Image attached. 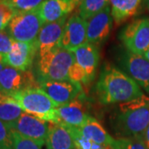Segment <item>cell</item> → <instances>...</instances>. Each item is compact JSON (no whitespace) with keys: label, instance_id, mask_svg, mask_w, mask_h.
I'll return each instance as SVG.
<instances>
[{"label":"cell","instance_id":"1","mask_svg":"<svg viewBox=\"0 0 149 149\" xmlns=\"http://www.w3.org/2000/svg\"><path fill=\"white\" fill-rule=\"evenodd\" d=\"M96 94L104 104H121L143 95L140 86L129 75L109 64H105L102 69Z\"/></svg>","mask_w":149,"mask_h":149},{"label":"cell","instance_id":"2","mask_svg":"<svg viewBox=\"0 0 149 149\" xmlns=\"http://www.w3.org/2000/svg\"><path fill=\"white\" fill-rule=\"evenodd\" d=\"M149 124V97L119 104L113 118V129L120 138H143Z\"/></svg>","mask_w":149,"mask_h":149},{"label":"cell","instance_id":"3","mask_svg":"<svg viewBox=\"0 0 149 149\" xmlns=\"http://www.w3.org/2000/svg\"><path fill=\"white\" fill-rule=\"evenodd\" d=\"M23 112L52 124H58V105L40 88L27 89L11 96Z\"/></svg>","mask_w":149,"mask_h":149},{"label":"cell","instance_id":"4","mask_svg":"<svg viewBox=\"0 0 149 149\" xmlns=\"http://www.w3.org/2000/svg\"><path fill=\"white\" fill-rule=\"evenodd\" d=\"M74 62L73 52L58 47L52 52L38 57L37 70L38 79L42 80H69V70Z\"/></svg>","mask_w":149,"mask_h":149},{"label":"cell","instance_id":"5","mask_svg":"<svg viewBox=\"0 0 149 149\" xmlns=\"http://www.w3.org/2000/svg\"><path fill=\"white\" fill-rule=\"evenodd\" d=\"M43 26L44 22L37 9L17 12L9 22L7 32L16 42H33Z\"/></svg>","mask_w":149,"mask_h":149},{"label":"cell","instance_id":"6","mask_svg":"<svg viewBox=\"0 0 149 149\" xmlns=\"http://www.w3.org/2000/svg\"><path fill=\"white\" fill-rule=\"evenodd\" d=\"M120 40L128 52L143 55L149 48V17L132 21L120 32Z\"/></svg>","mask_w":149,"mask_h":149},{"label":"cell","instance_id":"7","mask_svg":"<svg viewBox=\"0 0 149 149\" xmlns=\"http://www.w3.org/2000/svg\"><path fill=\"white\" fill-rule=\"evenodd\" d=\"M32 88H39V83L30 70L22 71L7 65L0 72V92L6 95Z\"/></svg>","mask_w":149,"mask_h":149},{"label":"cell","instance_id":"8","mask_svg":"<svg viewBox=\"0 0 149 149\" xmlns=\"http://www.w3.org/2000/svg\"><path fill=\"white\" fill-rule=\"evenodd\" d=\"M39 88L43 91L58 106L76 100L82 93L80 83L70 80L39 81Z\"/></svg>","mask_w":149,"mask_h":149},{"label":"cell","instance_id":"9","mask_svg":"<svg viewBox=\"0 0 149 149\" xmlns=\"http://www.w3.org/2000/svg\"><path fill=\"white\" fill-rule=\"evenodd\" d=\"M9 128L11 130L20 133L26 138L44 145L46 143L50 126L47 122L24 112L16 122L11 124Z\"/></svg>","mask_w":149,"mask_h":149},{"label":"cell","instance_id":"10","mask_svg":"<svg viewBox=\"0 0 149 149\" xmlns=\"http://www.w3.org/2000/svg\"><path fill=\"white\" fill-rule=\"evenodd\" d=\"M121 66L130 77L149 94V61L143 55L125 52L120 57Z\"/></svg>","mask_w":149,"mask_h":149},{"label":"cell","instance_id":"11","mask_svg":"<svg viewBox=\"0 0 149 149\" xmlns=\"http://www.w3.org/2000/svg\"><path fill=\"white\" fill-rule=\"evenodd\" d=\"M66 22L67 17L59 21L44 24L36 39L38 57L61 47V41Z\"/></svg>","mask_w":149,"mask_h":149},{"label":"cell","instance_id":"12","mask_svg":"<svg viewBox=\"0 0 149 149\" xmlns=\"http://www.w3.org/2000/svg\"><path fill=\"white\" fill-rule=\"evenodd\" d=\"M86 43H88L87 21L78 14H74L67 20L65 25L60 47L73 52Z\"/></svg>","mask_w":149,"mask_h":149},{"label":"cell","instance_id":"13","mask_svg":"<svg viewBox=\"0 0 149 149\" xmlns=\"http://www.w3.org/2000/svg\"><path fill=\"white\" fill-rule=\"evenodd\" d=\"M113 17L110 6L87 21V41L95 46L104 42L109 37L113 27Z\"/></svg>","mask_w":149,"mask_h":149},{"label":"cell","instance_id":"14","mask_svg":"<svg viewBox=\"0 0 149 149\" xmlns=\"http://www.w3.org/2000/svg\"><path fill=\"white\" fill-rule=\"evenodd\" d=\"M37 55L36 41L33 42H20L14 41L10 52L3 56L6 65L22 71L29 70Z\"/></svg>","mask_w":149,"mask_h":149},{"label":"cell","instance_id":"15","mask_svg":"<svg viewBox=\"0 0 149 149\" xmlns=\"http://www.w3.org/2000/svg\"><path fill=\"white\" fill-rule=\"evenodd\" d=\"M74 61L85 70L86 74V85L95 79L98 68L100 54L95 45L86 43L73 51Z\"/></svg>","mask_w":149,"mask_h":149},{"label":"cell","instance_id":"16","mask_svg":"<svg viewBox=\"0 0 149 149\" xmlns=\"http://www.w3.org/2000/svg\"><path fill=\"white\" fill-rule=\"evenodd\" d=\"M60 123L66 126L80 128L84 125L90 115L86 113L83 103L80 100H74L66 104L57 108Z\"/></svg>","mask_w":149,"mask_h":149},{"label":"cell","instance_id":"17","mask_svg":"<svg viewBox=\"0 0 149 149\" xmlns=\"http://www.w3.org/2000/svg\"><path fill=\"white\" fill-rule=\"evenodd\" d=\"M74 9L71 0H45L37 11L44 24L59 21Z\"/></svg>","mask_w":149,"mask_h":149},{"label":"cell","instance_id":"18","mask_svg":"<svg viewBox=\"0 0 149 149\" xmlns=\"http://www.w3.org/2000/svg\"><path fill=\"white\" fill-rule=\"evenodd\" d=\"M47 149H74V139L69 126L63 123L52 124L46 140Z\"/></svg>","mask_w":149,"mask_h":149},{"label":"cell","instance_id":"19","mask_svg":"<svg viewBox=\"0 0 149 149\" xmlns=\"http://www.w3.org/2000/svg\"><path fill=\"white\" fill-rule=\"evenodd\" d=\"M80 130L84 136L91 141L107 148H112V146L115 141V139L107 133L101 124L91 116L88 118L84 125L80 128Z\"/></svg>","mask_w":149,"mask_h":149},{"label":"cell","instance_id":"20","mask_svg":"<svg viewBox=\"0 0 149 149\" xmlns=\"http://www.w3.org/2000/svg\"><path fill=\"white\" fill-rule=\"evenodd\" d=\"M142 0H109L111 14L117 25L134 16Z\"/></svg>","mask_w":149,"mask_h":149},{"label":"cell","instance_id":"21","mask_svg":"<svg viewBox=\"0 0 149 149\" xmlns=\"http://www.w3.org/2000/svg\"><path fill=\"white\" fill-rule=\"evenodd\" d=\"M109 5V0H84L77 8V14L88 21Z\"/></svg>","mask_w":149,"mask_h":149},{"label":"cell","instance_id":"22","mask_svg":"<svg viewBox=\"0 0 149 149\" xmlns=\"http://www.w3.org/2000/svg\"><path fill=\"white\" fill-rule=\"evenodd\" d=\"M23 113V110L17 104L13 98L8 101L0 104V120L9 127Z\"/></svg>","mask_w":149,"mask_h":149},{"label":"cell","instance_id":"23","mask_svg":"<svg viewBox=\"0 0 149 149\" xmlns=\"http://www.w3.org/2000/svg\"><path fill=\"white\" fill-rule=\"evenodd\" d=\"M45 0H2L7 5L12 8L15 13L27 12L37 9Z\"/></svg>","mask_w":149,"mask_h":149},{"label":"cell","instance_id":"24","mask_svg":"<svg viewBox=\"0 0 149 149\" xmlns=\"http://www.w3.org/2000/svg\"><path fill=\"white\" fill-rule=\"evenodd\" d=\"M12 149H42L43 145L11 130Z\"/></svg>","mask_w":149,"mask_h":149},{"label":"cell","instance_id":"25","mask_svg":"<svg viewBox=\"0 0 149 149\" xmlns=\"http://www.w3.org/2000/svg\"><path fill=\"white\" fill-rule=\"evenodd\" d=\"M112 149H149L143 140L135 138H119L115 139Z\"/></svg>","mask_w":149,"mask_h":149},{"label":"cell","instance_id":"26","mask_svg":"<svg viewBox=\"0 0 149 149\" xmlns=\"http://www.w3.org/2000/svg\"><path fill=\"white\" fill-rule=\"evenodd\" d=\"M71 133L73 135L74 145L76 149H93L94 148V142L91 141L86 137L84 136V134L80 132V128L70 127Z\"/></svg>","mask_w":149,"mask_h":149},{"label":"cell","instance_id":"27","mask_svg":"<svg viewBox=\"0 0 149 149\" xmlns=\"http://www.w3.org/2000/svg\"><path fill=\"white\" fill-rule=\"evenodd\" d=\"M15 11L4 3H0V32L4 31L15 15Z\"/></svg>","mask_w":149,"mask_h":149},{"label":"cell","instance_id":"28","mask_svg":"<svg viewBox=\"0 0 149 149\" xmlns=\"http://www.w3.org/2000/svg\"><path fill=\"white\" fill-rule=\"evenodd\" d=\"M0 149H12L10 128L0 120Z\"/></svg>","mask_w":149,"mask_h":149},{"label":"cell","instance_id":"29","mask_svg":"<svg viewBox=\"0 0 149 149\" xmlns=\"http://www.w3.org/2000/svg\"><path fill=\"white\" fill-rule=\"evenodd\" d=\"M69 80L78 82H82L86 85V74L84 70L74 61L69 70Z\"/></svg>","mask_w":149,"mask_h":149},{"label":"cell","instance_id":"30","mask_svg":"<svg viewBox=\"0 0 149 149\" xmlns=\"http://www.w3.org/2000/svg\"><path fill=\"white\" fill-rule=\"evenodd\" d=\"M13 42L14 40L10 37L7 31L4 30L0 32V54L2 56H5L10 52Z\"/></svg>","mask_w":149,"mask_h":149},{"label":"cell","instance_id":"31","mask_svg":"<svg viewBox=\"0 0 149 149\" xmlns=\"http://www.w3.org/2000/svg\"><path fill=\"white\" fill-rule=\"evenodd\" d=\"M143 140V142L145 143V144L147 145V147L149 148V124L148 126L147 127V128H146V130H145V133H144Z\"/></svg>","mask_w":149,"mask_h":149},{"label":"cell","instance_id":"32","mask_svg":"<svg viewBox=\"0 0 149 149\" xmlns=\"http://www.w3.org/2000/svg\"><path fill=\"white\" fill-rule=\"evenodd\" d=\"M13 99V97L8 95H6L4 94H3L2 92H0V104L1 103H3V102L8 101V100H11Z\"/></svg>","mask_w":149,"mask_h":149},{"label":"cell","instance_id":"33","mask_svg":"<svg viewBox=\"0 0 149 149\" xmlns=\"http://www.w3.org/2000/svg\"><path fill=\"white\" fill-rule=\"evenodd\" d=\"M5 66H7V65H6L5 62H4V60H3V56H2L0 54V72L4 69Z\"/></svg>","mask_w":149,"mask_h":149},{"label":"cell","instance_id":"34","mask_svg":"<svg viewBox=\"0 0 149 149\" xmlns=\"http://www.w3.org/2000/svg\"><path fill=\"white\" fill-rule=\"evenodd\" d=\"M83 1L84 0H71V2H72V3H73V5L74 7V8H78Z\"/></svg>","mask_w":149,"mask_h":149},{"label":"cell","instance_id":"35","mask_svg":"<svg viewBox=\"0 0 149 149\" xmlns=\"http://www.w3.org/2000/svg\"><path fill=\"white\" fill-rule=\"evenodd\" d=\"M143 56L145 57V58H147L149 61V48H148V51H147V52L144 53Z\"/></svg>","mask_w":149,"mask_h":149},{"label":"cell","instance_id":"36","mask_svg":"<svg viewBox=\"0 0 149 149\" xmlns=\"http://www.w3.org/2000/svg\"><path fill=\"white\" fill-rule=\"evenodd\" d=\"M145 4H146L147 8L149 10V0H145Z\"/></svg>","mask_w":149,"mask_h":149},{"label":"cell","instance_id":"37","mask_svg":"<svg viewBox=\"0 0 149 149\" xmlns=\"http://www.w3.org/2000/svg\"><path fill=\"white\" fill-rule=\"evenodd\" d=\"M1 2H2V0H0V3H1Z\"/></svg>","mask_w":149,"mask_h":149},{"label":"cell","instance_id":"38","mask_svg":"<svg viewBox=\"0 0 149 149\" xmlns=\"http://www.w3.org/2000/svg\"><path fill=\"white\" fill-rule=\"evenodd\" d=\"M74 149H76V148H74Z\"/></svg>","mask_w":149,"mask_h":149}]
</instances>
